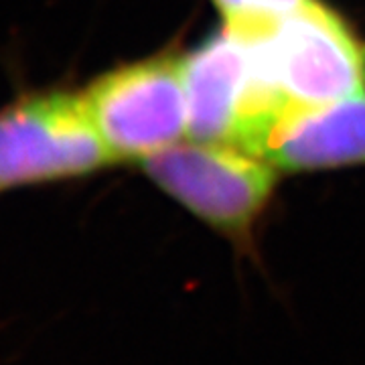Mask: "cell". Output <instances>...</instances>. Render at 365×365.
Listing matches in <instances>:
<instances>
[{
  "label": "cell",
  "instance_id": "52a82bcc",
  "mask_svg": "<svg viewBox=\"0 0 365 365\" xmlns=\"http://www.w3.org/2000/svg\"><path fill=\"white\" fill-rule=\"evenodd\" d=\"M309 0H213L225 21V26L244 37L258 35L292 13Z\"/></svg>",
  "mask_w": 365,
  "mask_h": 365
},
{
  "label": "cell",
  "instance_id": "7a4b0ae2",
  "mask_svg": "<svg viewBox=\"0 0 365 365\" xmlns=\"http://www.w3.org/2000/svg\"><path fill=\"white\" fill-rule=\"evenodd\" d=\"M143 167L158 189L244 248L276 189L272 163L230 143H177Z\"/></svg>",
  "mask_w": 365,
  "mask_h": 365
},
{
  "label": "cell",
  "instance_id": "8992f818",
  "mask_svg": "<svg viewBox=\"0 0 365 365\" xmlns=\"http://www.w3.org/2000/svg\"><path fill=\"white\" fill-rule=\"evenodd\" d=\"M260 157L284 170L365 165V91L335 104L287 112L268 132Z\"/></svg>",
  "mask_w": 365,
  "mask_h": 365
},
{
  "label": "cell",
  "instance_id": "277c9868",
  "mask_svg": "<svg viewBox=\"0 0 365 365\" xmlns=\"http://www.w3.org/2000/svg\"><path fill=\"white\" fill-rule=\"evenodd\" d=\"M189 134L205 143H230L260 155L284 110L262 81L248 39L230 31L182 55Z\"/></svg>",
  "mask_w": 365,
  "mask_h": 365
},
{
  "label": "cell",
  "instance_id": "3957f363",
  "mask_svg": "<svg viewBox=\"0 0 365 365\" xmlns=\"http://www.w3.org/2000/svg\"><path fill=\"white\" fill-rule=\"evenodd\" d=\"M110 163L83 91H33L0 110V191L86 177Z\"/></svg>",
  "mask_w": 365,
  "mask_h": 365
},
{
  "label": "cell",
  "instance_id": "5b68a950",
  "mask_svg": "<svg viewBox=\"0 0 365 365\" xmlns=\"http://www.w3.org/2000/svg\"><path fill=\"white\" fill-rule=\"evenodd\" d=\"M83 96L114 160H144L189 132L182 55L177 53L114 67L93 79Z\"/></svg>",
  "mask_w": 365,
  "mask_h": 365
},
{
  "label": "cell",
  "instance_id": "6da1fadb",
  "mask_svg": "<svg viewBox=\"0 0 365 365\" xmlns=\"http://www.w3.org/2000/svg\"><path fill=\"white\" fill-rule=\"evenodd\" d=\"M244 39L262 81L284 112L335 104L365 91V43L319 0Z\"/></svg>",
  "mask_w": 365,
  "mask_h": 365
}]
</instances>
